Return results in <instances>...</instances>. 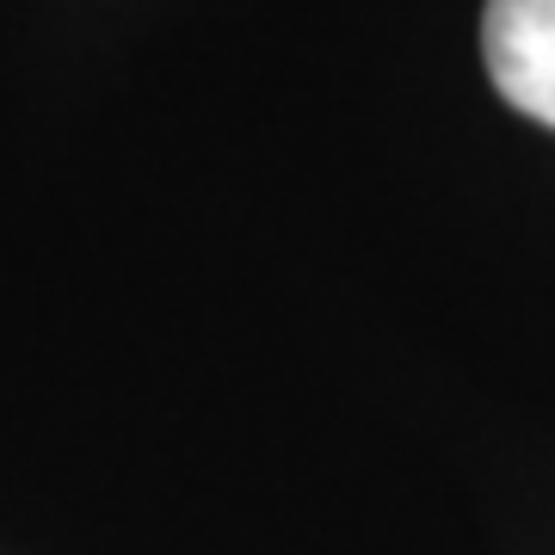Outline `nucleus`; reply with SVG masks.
<instances>
[{"label": "nucleus", "instance_id": "obj_1", "mask_svg": "<svg viewBox=\"0 0 555 555\" xmlns=\"http://www.w3.org/2000/svg\"><path fill=\"white\" fill-rule=\"evenodd\" d=\"M481 56L500 100L555 130V0H488Z\"/></svg>", "mask_w": 555, "mask_h": 555}]
</instances>
